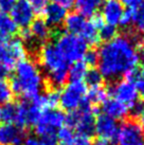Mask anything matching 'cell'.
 I'll list each match as a JSON object with an SVG mask.
<instances>
[{
  "mask_svg": "<svg viewBox=\"0 0 144 145\" xmlns=\"http://www.w3.org/2000/svg\"><path fill=\"white\" fill-rule=\"evenodd\" d=\"M136 37L116 36L105 42L99 51V71L107 80H116L126 75L139 63Z\"/></svg>",
  "mask_w": 144,
  "mask_h": 145,
  "instance_id": "obj_1",
  "label": "cell"
},
{
  "mask_svg": "<svg viewBox=\"0 0 144 145\" xmlns=\"http://www.w3.org/2000/svg\"><path fill=\"white\" fill-rule=\"evenodd\" d=\"M10 85L14 94L24 100H32L44 92L46 77L38 63L33 58L26 57L14 67Z\"/></svg>",
  "mask_w": 144,
  "mask_h": 145,
  "instance_id": "obj_2",
  "label": "cell"
},
{
  "mask_svg": "<svg viewBox=\"0 0 144 145\" xmlns=\"http://www.w3.org/2000/svg\"><path fill=\"white\" fill-rule=\"evenodd\" d=\"M38 65L53 88L62 87L68 81L69 63L56 49L54 44L46 42L37 51Z\"/></svg>",
  "mask_w": 144,
  "mask_h": 145,
  "instance_id": "obj_3",
  "label": "cell"
},
{
  "mask_svg": "<svg viewBox=\"0 0 144 145\" xmlns=\"http://www.w3.org/2000/svg\"><path fill=\"white\" fill-rule=\"evenodd\" d=\"M94 124H96V110L93 105L85 100L80 108L75 111L69 112L66 116L65 125L74 129L79 137L91 138L94 135Z\"/></svg>",
  "mask_w": 144,
  "mask_h": 145,
  "instance_id": "obj_4",
  "label": "cell"
},
{
  "mask_svg": "<svg viewBox=\"0 0 144 145\" xmlns=\"http://www.w3.org/2000/svg\"><path fill=\"white\" fill-rule=\"evenodd\" d=\"M54 46L69 64L82 61L88 50V44L80 35L68 32L58 33L55 37Z\"/></svg>",
  "mask_w": 144,
  "mask_h": 145,
  "instance_id": "obj_5",
  "label": "cell"
},
{
  "mask_svg": "<svg viewBox=\"0 0 144 145\" xmlns=\"http://www.w3.org/2000/svg\"><path fill=\"white\" fill-rule=\"evenodd\" d=\"M87 91V85L84 82H70L60 91L58 105L68 112L75 111L86 100Z\"/></svg>",
  "mask_w": 144,
  "mask_h": 145,
  "instance_id": "obj_6",
  "label": "cell"
},
{
  "mask_svg": "<svg viewBox=\"0 0 144 145\" xmlns=\"http://www.w3.org/2000/svg\"><path fill=\"white\" fill-rule=\"evenodd\" d=\"M28 47L20 37H12L11 39L0 44V64L9 69H13L20 61L28 57Z\"/></svg>",
  "mask_w": 144,
  "mask_h": 145,
  "instance_id": "obj_7",
  "label": "cell"
},
{
  "mask_svg": "<svg viewBox=\"0 0 144 145\" xmlns=\"http://www.w3.org/2000/svg\"><path fill=\"white\" fill-rule=\"evenodd\" d=\"M66 122V114L60 109H46L40 114L39 119L34 125L35 133L38 137L47 135H55Z\"/></svg>",
  "mask_w": 144,
  "mask_h": 145,
  "instance_id": "obj_8",
  "label": "cell"
},
{
  "mask_svg": "<svg viewBox=\"0 0 144 145\" xmlns=\"http://www.w3.org/2000/svg\"><path fill=\"white\" fill-rule=\"evenodd\" d=\"M17 118L15 124L21 127H34L37 120L39 119L41 112L44 111L43 107L40 106L36 97L32 100H22L17 103Z\"/></svg>",
  "mask_w": 144,
  "mask_h": 145,
  "instance_id": "obj_9",
  "label": "cell"
},
{
  "mask_svg": "<svg viewBox=\"0 0 144 145\" xmlns=\"http://www.w3.org/2000/svg\"><path fill=\"white\" fill-rule=\"evenodd\" d=\"M107 92L111 94L112 99L123 103L129 109L139 102V93L134 84L127 78L111 85Z\"/></svg>",
  "mask_w": 144,
  "mask_h": 145,
  "instance_id": "obj_10",
  "label": "cell"
},
{
  "mask_svg": "<svg viewBox=\"0 0 144 145\" xmlns=\"http://www.w3.org/2000/svg\"><path fill=\"white\" fill-rule=\"evenodd\" d=\"M116 142L118 145H144V133L134 120H127L119 126Z\"/></svg>",
  "mask_w": 144,
  "mask_h": 145,
  "instance_id": "obj_11",
  "label": "cell"
},
{
  "mask_svg": "<svg viewBox=\"0 0 144 145\" xmlns=\"http://www.w3.org/2000/svg\"><path fill=\"white\" fill-rule=\"evenodd\" d=\"M119 130V125L116 120L106 116L105 113H101L96 117V124H94V133L99 140L112 145L116 142L117 135Z\"/></svg>",
  "mask_w": 144,
  "mask_h": 145,
  "instance_id": "obj_12",
  "label": "cell"
},
{
  "mask_svg": "<svg viewBox=\"0 0 144 145\" xmlns=\"http://www.w3.org/2000/svg\"><path fill=\"white\" fill-rule=\"evenodd\" d=\"M36 13L27 0H17L10 13L18 29H27L36 18Z\"/></svg>",
  "mask_w": 144,
  "mask_h": 145,
  "instance_id": "obj_13",
  "label": "cell"
},
{
  "mask_svg": "<svg viewBox=\"0 0 144 145\" xmlns=\"http://www.w3.org/2000/svg\"><path fill=\"white\" fill-rule=\"evenodd\" d=\"M28 137L26 128L17 124H5L0 126V145H21Z\"/></svg>",
  "mask_w": 144,
  "mask_h": 145,
  "instance_id": "obj_14",
  "label": "cell"
},
{
  "mask_svg": "<svg viewBox=\"0 0 144 145\" xmlns=\"http://www.w3.org/2000/svg\"><path fill=\"white\" fill-rule=\"evenodd\" d=\"M45 21L50 28H58L64 24L65 18L67 16V10L60 4L51 2L43 11Z\"/></svg>",
  "mask_w": 144,
  "mask_h": 145,
  "instance_id": "obj_15",
  "label": "cell"
},
{
  "mask_svg": "<svg viewBox=\"0 0 144 145\" xmlns=\"http://www.w3.org/2000/svg\"><path fill=\"white\" fill-rule=\"evenodd\" d=\"M124 12L123 4L120 0H106L102 7V17L107 24H119L120 18Z\"/></svg>",
  "mask_w": 144,
  "mask_h": 145,
  "instance_id": "obj_16",
  "label": "cell"
},
{
  "mask_svg": "<svg viewBox=\"0 0 144 145\" xmlns=\"http://www.w3.org/2000/svg\"><path fill=\"white\" fill-rule=\"evenodd\" d=\"M29 31L35 44H40V46L46 44L51 37V28L45 21L44 18H35L30 24Z\"/></svg>",
  "mask_w": 144,
  "mask_h": 145,
  "instance_id": "obj_17",
  "label": "cell"
},
{
  "mask_svg": "<svg viewBox=\"0 0 144 145\" xmlns=\"http://www.w3.org/2000/svg\"><path fill=\"white\" fill-rule=\"evenodd\" d=\"M103 113L112 118L113 120H124L129 113V108L123 103L117 101L116 99H107L102 104Z\"/></svg>",
  "mask_w": 144,
  "mask_h": 145,
  "instance_id": "obj_18",
  "label": "cell"
},
{
  "mask_svg": "<svg viewBox=\"0 0 144 145\" xmlns=\"http://www.w3.org/2000/svg\"><path fill=\"white\" fill-rule=\"evenodd\" d=\"M18 32V27L10 14L0 12V44H3L14 37Z\"/></svg>",
  "mask_w": 144,
  "mask_h": 145,
  "instance_id": "obj_19",
  "label": "cell"
},
{
  "mask_svg": "<svg viewBox=\"0 0 144 145\" xmlns=\"http://www.w3.org/2000/svg\"><path fill=\"white\" fill-rule=\"evenodd\" d=\"M87 21L85 20V17L80 15L79 13H70L67 14V16L65 18L64 25L67 32L71 33V34H75V35H80L83 29H84L85 24Z\"/></svg>",
  "mask_w": 144,
  "mask_h": 145,
  "instance_id": "obj_20",
  "label": "cell"
},
{
  "mask_svg": "<svg viewBox=\"0 0 144 145\" xmlns=\"http://www.w3.org/2000/svg\"><path fill=\"white\" fill-rule=\"evenodd\" d=\"M36 100L38 101L44 110L56 108L60 104V91H57L55 88L49 89L47 91L40 93L38 97H36Z\"/></svg>",
  "mask_w": 144,
  "mask_h": 145,
  "instance_id": "obj_21",
  "label": "cell"
},
{
  "mask_svg": "<svg viewBox=\"0 0 144 145\" xmlns=\"http://www.w3.org/2000/svg\"><path fill=\"white\" fill-rule=\"evenodd\" d=\"M73 5L76 13L83 17H92L99 10L100 0H74Z\"/></svg>",
  "mask_w": 144,
  "mask_h": 145,
  "instance_id": "obj_22",
  "label": "cell"
},
{
  "mask_svg": "<svg viewBox=\"0 0 144 145\" xmlns=\"http://www.w3.org/2000/svg\"><path fill=\"white\" fill-rule=\"evenodd\" d=\"M57 144L58 145H74L77 139V135L74 131V129L69 127L67 125H64L60 128L55 133Z\"/></svg>",
  "mask_w": 144,
  "mask_h": 145,
  "instance_id": "obj_23",
  "label": "cell"
},
{
  "mask_svg": "<svg viewBox=\"0 0 144 145\" xmlns=\"http://www.w3.org/2000/svg\"><path fill=\"white\" fill-rule=\"evenodd\" d=\"M88 70V66L83 61L72 63L68 70V78L70 82H83Z\"/></svg>",
  "mask_w": 144,
  "mask_h": 145,
  "instance_id": "obj_24",
  "label": "cell"
},
{
  "mask_svg": "<svg viewBox=\"0 0 144 145\" xmlns=\"http://www.w3.org/2000/svg\"><path fill=\"white\" fill-rule=\"evenodd\" d=\"M125 76L134 84L138 93L144 95V68L136 67L130 72H128Z\"/></svg>",
  "mask_w": 144,
  "mask_h": 145,
  "instance_id": "obj_25",
  "label": "cell"
},
{
  "mask_svg": "<svg viewBox=\"0 0 144 145\" xmlns=\"http://www.w3.org/2000/svg\"><path fill=\"white\" fill-rule=\"evenodd\" d=\"M107 90L103 86H99V87H92V88H90V90L87 91L86 99H87V101L91 105H98L103 104L107 100Z\"/></svg>",
  "mask_w": 144,
  "mask_h": 145,
  "instance_id": "obj_26",
  "label": "cell"
},
{
  "mask_svg": "<svg viewBox=\"0 0 144 145\" xmlns=\"http://www.w3.org/2000/svg\"><path fill=\"white\" fill-rule=\"evenodd\" d=\"M80 36L88 44H96L99 42V40H100L98 30L90 24V21H87V22H86L84 29H83V31H82V33L80 34Z\"/></svg>",
  "mask_w": 144,
  "mask_h": 145,
  "instance_id": "obj_27",
  "label": "cell"
},
{
  "mask_svg": "<svg viewBox=\"0 0 144 145\" xmlns=\"http://www.w3.org/2000/svg\"><path fill=\"white\" fill-rule=\"evenodd\" d=\"M18 105L14 102H9L2 107V120L9 124H15L17 118Z\"/></svg>",
  "mask_w": 144,
  "mask_h": 145,
  "instance_id": "obj_28",
  "label": "cell"
},
{
  "mask_svg": "<svg viewBox=\"0 0 144 145\" xmlns=\"http://www.w3.org/2000/svg\"><path fill=\"white\" fill-rule=\"evenodd\" d=\"M85 84L90 86V88L92 87H99V86H102L103 84V80L104 77L102 76L101 72L96 68H92L90 70H87V73L85 75Z\"/></svg>",
  "mask_w": 144,
  "mask_h": 145,
  "instance_id": "obj_29",
  "label": "cell"
},
{
  "mask_svg": "<svg viewBox=\"0 0 144 145\" xmlns=\"http://www.w3.org/2000/svg\"><path fill=\"white\" fill-rule=\"evenodd\" d=\"M13 95L14 93L10 83L7 81H0V105L12 102Z\"/></svg>",
  "mask_w": 144,
  "mask_h": 145,
  "instance_id": "obj_30",
  "label": "cell"
},
{
  "mask_svg": "<svg viewBox=\"0 0 144 145\" xmlns=\"http://www.w3.org/2000/svg\"><path fill=\"white\" fill-rule=\"evenodd\" d=\"M98 33H99V38L102 39L103 41H105V42H107V41L111 40L117 36V29L115 25L105 24L98 31Z\"/></svg>",
  "mask_w": 144,
  "mask_h": 145,
  "instance_id": "obj_31",
  "label": "cell"
},
{
  "mask_svg": "<svg viewBox=\"0 0 144 145\" xmlns=\"http://www.w3.org/2000/svg\"><path fill=\"white\" fill-rule=\"evenodd\" d=\"M83 61L87 66L94 67L96 65H98V61H99V52L96 50H93V49L87 50L83 56Z\"/></svg>",
  "mask_w": 144,
  "mask_h": 145,
  "instance_id": "obj_32",
  "label": "cell"
},
{
  "mask_svg": "<svg viewBox=\"0 0 144 145\" xmlns=\"http://www.w3.org/2000/svg\"><path fill=\"white\" fill-rule=\"evenodd\" d=\"M134 20H135V11L127 8V10H124V12L120 18L119 24L122 28H128L130 24H134Z\"/></svg>",
  "mask_w": 144,
  "mask_h": 145,
  "instance_id": "obj_33",
  "label": "cell"
},
{
  "mask_svg": "<svg viewBox=\"0 0 144 145\" xmlns=\"http://www.w3.org/2000/svg\"><path fill=\"white\" fill-rule=\"evenodd\" d=\"M134 24L137 25L139 31L144 34V5H142L140 8L135 11V20Z\"/></svg>",
  "mask_w": 144,
  "mask_h": 145,
  "instance_id": "obj_34",
  "label": "cell"
},
{
  "mask_svg": "<svg viewBox=\"0 0 144 145\" xmlns=\"http://www.w3.org/2000/svg\"><path fill=\"white\" fill-rule=\"evenodd\" d=\"M27 1L35 11V13H43L45 8L49 3V0H27Z\"/></svg>",
  "mask_w": 144,
  "mask_h": 145,
  "instance_id": "obj_35",
  "label": "cell"
},
{
  "mask_svg": "<svg viewBox=\"0 0 144 145\" xmlns=\"http://www.w3.org/2000/svg\"><path fill=\"white\" fill-rule=\"evenodd\" d=\"M17 0H0V12L10 14Z\"/></svg>",
  "mask_w": 144,
  "mask_h": 145,
  "instance_id": "obj_36",
  "label": "cell"
},
{
  "mask_svg": "<svg viewBox=\"0 0 144 145\" xmlns=\"http://www.w3.org/2000/svg\"><path fill=\"white\" fill-rule=\"evenodd\" d=\"M144 0H122V4L125 5L128 10L132 11H137L143 5Z\"/></svg>",
  "mask_w": 144,
  "mask_h": 145,
  "instance_id": "obj_37",
  "label": "cell"
},
{
  "mask_svg": "<svg viewBox=\"0 0 144 145\" xmlns=\"http://www.w3.org/2000/svg\"><path fill=\"white\" fill-rule=\"evenodd\" d=\"M39 145H58L55 135H47L39 137Z\"/></svg>",
  "mask_w": 144,
  "mask_h": 145,
  "instance_id": "obj_38",
  "label": "cell"
},
{
  "mask_svg": "<svg viewBox=\"0 0 144 145\" xmlns=\"http://www.w3.org/2000/svg\"><path fill=\"white\" fill-rule=\"evenodd\" d=\"M90 24L94 27V28L99 31L103 25L105 24V21L104 19H103V17H102V15H93V16L91 17V20H90Z\"/></svg>",
  "mask_w": 144,
  "mask_h": 145,
  "instance_id": "obj_39",
  "label": "cell"
},
{
  "mask_svg": "<svg viewBox=\"0 0 144 145\" xmlns=\"http://www.w3.org/2000/svg\"><path fill=\"white\" fill-rule=\"evenodd\" d=\"M11 73V69L7 68L5 66L0 64V81H7Z\"/></svg>",
  "mask_w": 144,
  "mask_h": 145,
  "instance_id": "obj_40",
  "label": "cell"
},
{
  "mask_svg": "<svg viewBox=\"0 0 144 145\" xmlns=\"http://www.w3.org/2000/svg\"><path fill=\"white\" fill-rule=\"evenodd\" d=\"M21 145H39V140L35 136H28Z\"/></svg>",
  "mask_w": 144,
  "mask_h": 145,
  "instance_id": "obj_41",
  "label": "cell"
},
{
  "mask_svg": "<svg viewBox=\"0 0 144 145\" xmlns=\"http://www.w3.org/2000/svg\"><path fill=\"white\" fill-rule=\"evenodd\" d=\"M51 1L54 2V3L60 4L62 7H64L66 10L71 8L72 5H73V2H74V0H51Z\"/></svg>",
  "mask_w": 144,
  "mask_h": 145,
  "instance_id": "obj_42",
  "label": "cell"
},
{
  "mask_svg": "<svg viewBox=\"0 0 144 145\" xmlns=\"http://www.w3.org/2000/svg\"><path fill=\"white\" fill-rule=\"evenodd\" d=\"M74 145H92V144H91V142L89 141V139H87V138L77 137Z\"/></svg>",
  "mask_w": 144,
  "mask_h": 145,
  "instance_id": "obj_43",
  "label": "cell"
},
{
  "mask_svg": "<svg viewBox=\"0 0 144 145\" xmlns=\"http://www.w3.org/2000/svg\"><path fill=\"white\" fill-rule=\"evenodd\" d=\"M138 118H139V123H138V124L140 125L142 131L144 133V108L142 109V111H141L140 114L138 116Z\"/></svg>",
  "mask_w": 144,
  "mask_h": 145,
  "instance_id": "obj_44",
  "label": "cell"
},
{
  "mask_svg": "<svg viewBox=\"0 0 144 145\" xmlns=\"http://www.w3.org/2000/svg\"><path fill=\"white\" fill-rule=\"evenodd\" d=\"M139 61H141L144 64V47H142L141 52L139 53Z\"/></svg>",
  "mask_w": 144,
  "mask_h": 145,
  "instance_id": "obj_45",
  "label": "cell"
},
{
  "mask_svg": "<svg viewBox=\"0 0 144 145\" xmlns=\"http://www.w3.org/2000/svg\"><path fill=\"white\" fill-rule=\"evenodd\" d=\"M2 122H3V120H2V106L0 105V126L2 125Z\"/></svg>",
  "mask_w": 144,
  "mask_h": 145,
  "instance_id": "obj_46",
  "label": "cell"
},
{
  "mask_svg": "<svg viewBox=\"0 0 144 145\" xmlns=\"http://www.w3.org/2000/svg\"><path fill=\"white\" fill-rule=\"evenodd\" d=\"M96 145H109V144H107V143H105V142L100 141V140H99V141L96 142Z\"/></svg>",
  "mask_w": 144,
  "mask_h": 145,
  "instance_id": "obj_47",
  "label": "cell"
},
{
  "mask_svg": "<svg viewBox=\"0 0 144 145\" xmlns=\"http://www.w3.org/2000/svg\"><path fill=\"white\" fill-rule=\"evenodd\" d=\"M104 1H106V0H104Z\"/></svg>",
  "mask_w": 144,
  "mask_h": 145,
  "instance_id": "obj_48",
  "label": "cell"
}]
</instances>
